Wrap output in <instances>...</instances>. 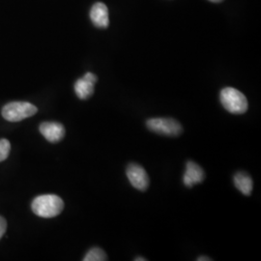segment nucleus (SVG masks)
<instances>
[{
  "mask_svg": "<svg viewBox=\"0 0 261 261\" xmlns=\"http://www.w3.org/2000/svg\"><path fill=\"white\" fill-rule=\"evenodd\" d=\"M7 229V223H6V220L0 216V239L2 238V236L5 233Z\"/></svg>",
  "mask_w": 261,
  "mask_h": 261,
  "instance_id": "ddd939ff",
  "label": "nucleus"
},
{
  "mask_svg": "<svg viewBox=\"0 0 261 261\" xmlns=\"http://www.w3.org/2000/svg\"><path fill=\"white\" fill-rule=\"evenodd\" d=\"M90 19L97 28H107L109 27V10L106 4L98 2L94 4L90 11Z\"/></svg>",
  "mask_w": 261,
  "mask_h": 261,
  "instance_id": "1a4fd4ad",
  "label": "nucleus"
},
{
  "mask_svg": "<svg viewBox=\"0 0 261 261\" xmlns=\"http://www.w3.org/2000/svg\"><path fill=\"white\" fill-rule=\"evenodd\" d=\"M205 178L204 170L200 168L195 162H188L186 165V171L183 176V182L185 186L192 188L194 185L203 182Z\"/></svg>",
  "mask_w": 261,
  "mask_h": 261,
  "instance_id": "6e6552de",
  "label": "nucleus"
},
{
  "mask_svg": "<svg viewBox=\"0 0 261 261\" xmlns=\"http://www.w3.org/2000/svg\"><path fill=\"white\" fill-rule=\"evenodd\" d=\"M150 130L167 137H178L182 134V125L173 118H151L146 122Z\"/></svg>",
  "mask_w": 261,
  "mask_h": 261,
  "instance_id": "20e7f679",
  "label": "nucleus"
},
{
  "mask_svg": "<svg viewBox=\"0 0 261 261\" xmlns=\"http://www.w3.org/2000/svg\"><path fill=\"white\" fill-rule=\"evenodd\" d=\"M11 144L9 140H0V162L5 161L9 156Z\"/></svg>",
  "mask_w": 261,
  "mask_h": 261,
  "instance_id": "f8f14e48",
  "label": "nucleus"
},
{
  "mask_svg": "<svg viewBox=\"0 0 261 261\" xmlns=\"http://www.w3.org/2000/svg\"><path fill=\"white\" fill-rule=\"evenodd\" d=\"M40 132L44 138L53 143L58 142L65 136V128L57 122H44L40 125Z\"/></svg>",
  "mask_w": 261,
  "mask_h": 261,
  "instance_id": "0eeeda50",
  "label": "nucleus"
},
{
  "mask_svg": "<svg viewBox=\"0 0 261 261\" xmlns=\"http://www.w3.org/2000/svg\"><path fill=\"white\" fill-rule=\"evenodd\" d=\"M221 103L224 109L233 114H243L248 111V100L246 96L233 87H225L220 95Z\"/></svg>",
  "mask_w": 261,
  "mask_h": 261,
  "instance_id": "f03ea898",
  "label": "nucleus"
},
{
  "mask_svg": "<svg viewBox=\"0 0 261 261\" xmlns=\"http://www.w3.org/2000/svg\"><path fill=\"white\" fill-rule=\"evenodd\" d=\"M234 184L245 196H251L252 192V179L247 172L240 171L234 175Z\"/></svg>",
  "mask_w": 261,
  "mask_h": 261,
  "instance_id": "9d476101",
  "label": "nucleus"
},
{
  "mask_svg": "<svg viewBox=\"0 0 261 261\" xmlns=\"http://www.w3.org/2000/svg\"><path fill=\"white\" fill-rule=\"evenodd\" d=\"M32 211L41 218L49 219L60 214L64 209L63 200L56 195L39 196L32 202Z\"/></svg>",
  "mask_w": 261,
  "mask_h": 261,
  "instance_id": "f257e3e1",
  "label": "nucleus"
},
{
  "mask_svg": "<svg viewBox=\"0 0 261 261\" xmlns=\"http://www.w3.org/2000/svg\"><path fill=\"white\" fill-rule=\"evenodd\" d=\"M37 108L28 102H12L2 109V116L11 122H19L33 116Z\"/></svg>",
  "mask_w": 261,
  "mask_h": 261,
  "instance_id": "7ed1b4c3",
  "label": "nucleus"
},
{
  "mask_svg": "<svg viewBox=\"0 0 261 261\" xmlns=\"http://www.w3.org/2000/svg\"><path fill=\"white\" fill-rule=\"evenodd\" d=\"M209 1H211V2H214V3H218V2H222L223 0H209Z\"/></svg>",
  "mask_w": 261,
  "mask_h": 261,
  "instance_id": "2eb2a0df",
  "label": "nucleus"
},
{
  "mask_svg": "<svg viewBox=\"0 0 261 261\" xmlns=\"http://www.w3.org/2000/svg\"><path fill=\"white\" fill-rule=\"evenodd\" d=\"M97 75L92 73H86L79 79L75 84V92L81 100H87L94 93V85L97 83Z\"/></svg>",
  "mask_w": 261,
  "mask_h": 261,
  "instance_id": "423d86ee",
  "label": "nucleus"
},
{
  "mask_svg": "<svg viewBox=\"0 0 261 261\" xmlns=\"http://www.w3.org/2000/svg\"><path fill=\"white\" fill-rule=\"evenodd\" d=\"M135 260H136V261H140V260L144 261V260H146V259H145V258H142V257H141V258H136V259H135Z\"/></svg>",
  "mask_w": 261,
  "mask_h": 261,
  "instance_id": "dca6fc26",
  "label": "nucleus"
},
{
  "mask_svg": "<svg viewBox=\"0 0 261 261\" xmlns=\"http://www.w3.org/2000/svg\"><path fill=\"white\" fill-rule=\"evenodd\" d=\"M212 260L211 258H209V257H207V256H200V257H198L197 258V261H210Z\"/></svg>",
  "mask_w": 261,
  "mask_h": 261,
  "instance_id": "4468645a",
  "label": "nucleus"
},
{
  "mask_svg": "<svg viewBox=\"0 0 261 261\" xmlns=\"http://www.w3.org/2000/svg\"><path fill=\"white\" fill-rule=\"evenodd\" d=\"M127 176L130 185L139 191H146L149 187V177L145 169L138 164H130L127 168Z\"/></svg>",
  "mask_w": 261,
  "mask_h": 261,
  "instance_id": "39448f33",
  "label": "nucleus"
},
{
  "mask_svg": "<svg viewBox=\"0 0 261 261\" xmlns=\"http://www.w3.org/2000/svg\"><path fill=\"white\" fill-rule=\"evenodd\" d=\"M108 256L106 252L100 248H93L87 252L84 256V261H106Z\"/></svg>",
  "mask_w": 261,
  "mask_h": 261,
  "instance_id": "9b49d317",
  "label": "nucleus"
}]
</instances>
